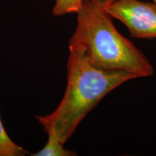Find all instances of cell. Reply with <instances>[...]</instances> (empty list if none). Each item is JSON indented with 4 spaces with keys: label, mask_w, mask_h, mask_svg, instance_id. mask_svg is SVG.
<instances>
[{
    "label": "cell",
    "mask_w": 156,
    "mask_h": 156,
    "mask_svg": "<svg viewBox=\"0 0 156 156\" xmlns=\"http://www.w3.org/2000/svg\"><path fill=\"white\" fill-rule=\"evenodd\" d=\"M152 1H153L155 4H156V0H152Z\"/></svg>",
    "instance_id": "cell-7"
},
{
    "label": "cell",
    "mask_w": 156,
    "mask_h": 156,
    "mask_svg": "<svg viewBox=\"0 0 156 156\" xmlns=\"http://www.w3.org/2000/svg\"><path fill=\"white\" fill-rule=\"evenodd\" d=\"M28 153L9 137L0 118V156H23Z\"/></svg>",
    "instance_id": "cell-5"
},
{
    "label": "cell",
    "mask_w": 156,
    "mask_h": 156,
    "mask_svg": "<svg viewBox=\"0 0 156 156\" xmlns=\"http://www.w3.org/2000/svg\"><path fill=\"white\" fill-rule=\"evenodd\" d=\"M108 1H109V2H111V1H112V0H108Z\"/></svg>",
    "instance_id": "cell-8"
},
{
    "label": "cell",
    "mask_w": 156,
    "mask_h": 156,
    "mask_svg": "<svg viewBox=\"0 0 156 156\" xmlns=\"http://www.w3.org/2000/svg\"><path fill=\"white\" fill-rule=\"evenodd\" d=\"M69 48L67 84L61 102L52 113L36 117L45 132H54L64 144L103 98L126 82L140 78L129 72L96 67L81 45H69Z\"/></svg>",
    "instance_id": "cell-1"
},
{
    "label": "cell",
    "mask_w": 156,
    "mask_h": 156,
    "mask_svg": "<svg viewBox=\"0 0 156 156\" xmlns=\"http://www.w3.org/2000/svg\"><path fill=\"white\" fill-rule=\"evenodd\" d=\"M86 0H56L53 9L55 16H63L67 14L77 13Z\"/></svg>",
    "instance_id": "cell-6"
},
{
    "label": "cell",
    "mask_w": 156,
    "mask_h": 156,
    "mask_svg": "<svg viewBox=\"0 0 156 156\" xmlns=\"http://www.w3.org/2000/svg\"><path fill=\"white\" fill-rule=\"evenodd\" d=\"M108 0H86L78 11L77 23L69 45H81L93 65L125 71L140 77L154 75L153 65L140 49L117 30L106 6Z\"/></svg>",
    "instance_id": "cell-2"
},
{
    "label": "cell",
    "mask_w": 156,
    "mask_h": 156,
    "mask_svg": "<svg viewBox=\"0 0 156 156\" xmlns=\"http://www.w3.org/2000/svg\"><path fill=\"white\" fill-rule=\"evenodd\" d=\"M108 14L122 22L135 38H156V4L140 0H112Z\"/></svg>",
    "instance_id": "cell-3"
},
{
    "label": "cell",
    "mask_w": 156,
    "mask_h": 156,
    "mask_svg": "<svg viewBox=\"0 0 156 156\" xmlns=\"http://www.w3.org/2000/svg\"><path fill=\"white\" fill-rule=\"evenodd\" d=\"M48 134V141L46 145L34 154L35 156H74L76 155L75 152L65 149L64 144L62 142L56 134L52 131L46 132Z\"/></svg>",
    "instance_id": "cell-4"
}]
</instances>
